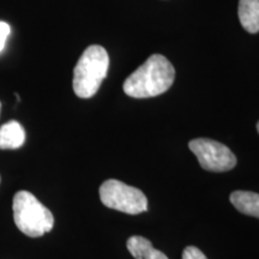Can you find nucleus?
Instances as JSON below:
<instances>
[{"instance_id": "423d86ee", "label": "nucleus", "mask_w": 259, "mask_h": 259, "mask_svg": "<svg viewBox=\"0 0 259 259\" xmlns=\"http://www.w3.org/2000/svg\"><path fill=\"white\" fill-rule=\"evenodd\" d=\"M25 131L18 121L11 120L0 127V149H18L24 144Z\"/></svg>"}, {"instance_id": "9d476101", "label": "nucleus", "mask_w": 259, "mask_h": 259, "mask_svg": "<svg viewBox=\"0 0 259 259\" xmlns=\"http://www.w3.org/2000/svg\"><path fill=\"white\" fill-rule=\"evenodd\" d=\"M183 259H208L199 248L194 246H187L183 252Z\"/></svg>"}, {"instance_id": "f03ea898", "label": "nucleus", "mask_w": 259, "mask_h": 259, "mask_svg": "<svg viewBox=\"0 0 259 259\" xmlns=\"http://www.w3.org/2000/svg\"><path fill=\"white\" fill-rule=\"evenodd\" d=\"M109 67L107 51L99 45L83 52L73 70V92L80 99H90L99 92Z\"/></svg>"}, {"instance_id": "20e7f679", "label": "nucleus", "mask_w": 259, "mask_h": 259, "mask_svg": "<svg viewBox=\"0 0 259 259\" xmlns=\"http://www.w3.org/2000/svg\"><path fill=\"white\" fill-rule=\"evenodd\" d=\"M100 198L107 208L128 215H137L148 210V199L141 190L115 179L106 180L102 184Z\"/></svg>"}, {"instance_id": "1a4fd4ad", "label": "nucleus", "mask_w": 259, "mask_h": 259, "mask_svg": "<svg viewBox=\"0 0 259 259\" xmlns=\"http://www.w3.org/2000/svg\"><path fill=\"white\" fill-rule=\"evenodd\" d=\"M239 19L246 31L255 34L259 31V0H240Z\"/></svg>"}, {"instance_id": "6e6552de", "label": "nucleus", "mask_w": 259, "mask_h": 259, "mask_svg": "<svg viewBox=\"0 0 259 259\" xmlns=\"http://www.w3.org/2000/svg\"><path fill=\"white\" fill-rule=\"evenodd\" d=\"M231 203L238 211L244 215L259 219V194L251 191H234L232 192Z\"/></svg>"}, {"instance_id": "0eeeda50", "label": "nucleus", "mask_w": 259, "mask_h": 259, "mask_svg": "<svg viewBox=\"0 0 259 259\" xmlns=\"http://www.w3.org/2000/svg\"><path fill=\"white\" fill-rule=\"evenodd\" d=\"M126 246L135 259H168L166 254L154 248L151 241L143 236H131L127 239Z\"/></svg>"}, {"instance_id": "7ed1b4c3", "label": "nucleus", "mask_w": 259, "mask_h": 259, "mask_svg": "<svg viewBox=\"0 0 259 259\" xmlns=\"http://www.w3.org/2000/svg\"><path fill=\"white\" fill-rule=\"evenodd\" d=\"M12 209L17 228L30 238H38L53 228L54 218L51 210L28 191L15 194Z\"/></svg>"}, {"instance_id": "f8f14e48", "label": "nucleus", "mask_w": 259, "mask_h": 259, "mask_svg": "<svg viewBox=\"0 0 259 259\" xmlns=\"http://www.w3.org/2000/svg\"><path fill=\"white\" fill-rule=\"evenodd\" d=\"M257 130H258V134H259V121H258V124H257Z\"/></svg>"}, {"instance_id": "39448f33", "label": "nucleus", "mask_w": 259, "mask_h": 259, "mask_svg": "<svg viewBox=\"0 0 259 259\" xmlns=\"http://www.w3.org/2000/svg\"><path fill=\"white\" fill-rule=\"evenodd\" d=\"M189 148L198 158L200 167L208 171L222 173L236 166V157L225 144L209 138L192 139Z\"/></svg>"}, {"instance_id": "ddd939ff", "label": "nucleus", "mask_w": 259, "mask_h": 259, "mask_svg": "<svg viewBox=\"0 0 259 259\" xmlns=\"http://www.w3.org/2000/svg\"><path fill=\"white\" fill-rule=\"evenodd\" d=\"M0 111H2V103H0Z\"/></svg>"}, {"instance_id": "f257e3e1", "label": "nucleus", "mask_w": 259, "mask_h": 259, "mask_svg": "<svg viewBox=\"0 0 259 259\" xmlns=\"http://www.w3.org/2000/svg\"><path fill=\"white\" fill-rule=\"evenodd\" d=\"M176 78V70L166 57L153 54L126 78L124 92L135 99H148L166 93Z\"/></svg>"}, {"instance_id": "9b49d317", "label": "nucleus", "mask_w": 259, "mask_h": 259, "mask_svg": "<svg viewBox=\"0 0 259 259\" xmlns=\"http://www.w3.org/2000/svg\"><path fill=\"white\" fill-rule=\"evenodd\" d=\"M11 34V28L6 22L0 21V52L4 50L6 40H8L9 35Z\"/></svg>"}]
</instances>
